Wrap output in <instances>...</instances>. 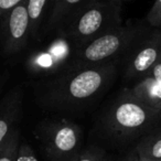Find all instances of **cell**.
Wrapping results in <instances>:
<instances>
[{
    "label": "cell",
    "instance_id": "6da1fadb",
    "mask_svg": "<svg viewBox=\"0 0 161 161\" xmlns=\"http://www.w3.org/2000/svg\"><path fill=\"white\" fill-rule=\"evenodd\" d=\"M121 60L73 67L47 78L36 88L42 107L58 113H76L96 102L114 83Z\"/></svg>",
    "mask_w": 161,
    "mask_h": 161
},
{
    "label": "cell",
    "instance_id": "7a4b0ae2",
    "mask_svg": "<svg viewBox=\"0 0 161 161\" xmlns=\"http://www.w3.org/2000/svg\"><path fill=\"white\" fill-rule=\"evenodd\" d=\"M99 124L110 140L127 142L140 139L161 125V109L143 103L125 88L107 106Z\"/></svg>",
    "mask_w": 161,
    "mask_h": 161
},
{
    "label": "cell",
    "instance_id": "3957f363",
    "mask_svg": "<svg viewBox=\"0 0 161 161\" xmlns=\"http://www.w3.org/2000/svg\"><path fill=\"white\" fill-rule=\"evenodd\" d=\"M149 28L150 25L146 21L128 22L105 32L90 42L76 47L69 69L123 60L128 50Z\"/></svg>",
    "mask_w": 161,
    "mask_h": 161
},
{
    "label": "cell",
    "instance_id": "277c9868",
    "mask_svg": "<svg viewBox=\"0 0 161 161\" xmlns=\"http://www.w3.org/2000/svg\"><path fill=\"white\" fill-rule=\"evenodd\" d=\"M121 25V1L91 0L72 17L58 33L66 36L76 47H80Z\"/></svg>",
    "mask_w": 161,
    "mask_h": 161
},
{
    "label": "cell",
    "instance_id": "5b68a950",
    "mask_svg": "<svg viewBox=\"0 0 161 161\" xmlns=\"http://www.w3.org/2000/svg\"><path fill=\"white\" fill-rule=\"evenodd\" d=\"M34 134L47 161H74L84 148L80 126L66 118L41 121Z\"/></svg>",
    "mask_w": 161,
    "mask_h": 161
},
{
    "label": "cell",
    "instance_id": "8992f818",
    "mask_svg": "<svg viewBox=\"0 0 161 161\" xmlns=\"http://www.w3.org/2000/svg\"><path fill=\"white\" fill-rule=\"evenodd\" d=\"M76 47L62 33L42 49L30 54L25 61V69L32 75L53 77L67 71L73 62Z\"/></svg>",
    "mask_w": 161,
    "mask_h": 161
},
{
    "label": "cell",
    "instance_id": "52a82bcc",
    "mask_svg": "<svg viewBox=\"0 0 161 161\" xmlns=\"http://www.w3.org/2000/svg\"><path fill=\"white\" fill-rule=\"evenodd\" d=\"M161 61V29L150 27L128 50L121 62L124 77L137 80Z\"/></svg>",
    "mask_w": 161,
    "mask_h": 161
},
{
    "label": "cell",
    "instance_id": "ba28073f",
    "mask_svg": "<svg viewBox=\"0 0 161 161\" xmlns=\"http://www.w3.org/2000/svg\"><path fill=\"white\" fill-rule=\"evenodd\" d=\"M0 20L1 40L5 54L11 55L22 51L31 39L27 0H23L8 10Z\"/></svg>",
    "mask_w": 161,
    "mask_h": 161
},
{
    "label": "cell",
    "instance_id": "9c48e42d",
    "mask_svg": "<svg viewBox=\"0 0 161 161\" xmlns=\"http://www.w3.org/2000/svg\"><path fill=\"white\" fill-rule=\"evenodd\" d=\"M23 90L14 86L0 101V147L10 136L22 114Z\"/></svg>",
    "mask_w": 161,
    "mask_h": 161
},
{
    "label": "cell",
    "instance_id": "30bf717a",
    "mask_svg": "<svg viewBox=\"0 0 161 161\" xmlns=\"http://www.w3.org/2000/svg\"><path fill=\"white\" fill-rule=\"evenodd\" d=\"M128 90L143 103L161 109V61Z\"/></svg>",
    "mask_w": 161,
    "mask_h": 161
},
{
    "label": "cell",
    "instance_id": "8fae6325",
    "mask_svg": "<svg viewBox=\"0 0 161 161\" xmlns=\"http://www.w3.org/2000/svg\"><path fill=\"white\" fill-rule=\"evenodd\" d=\"M91 0H52L47 21V31L58 34L71 18Z\"/></svg>",
    "mask_w": 161,
    "mask_h": 161
},
{
    "label": "cell",
    "instance_id": "7c38bea8",
    "mask_svg": "<svg viewBox=\"0 0 161 161\" xmlns=\"http://www.w3.org/2000/svg\"><path fill=\"white\" fill-rule=\"evenodd\" d=\"M131 153L145 160H161V125L141 137Z\"/></svg>",
    "mask_w": 161,
    "mask_h": 161
},
{
    "label": "cell",
    "instance_id": "4fadbf2b",
    "mask_svg": "<svg viewBox=\"0 0 161 161\" xmlns=\"http://www.w3.org/2000/svg\"><path fill=\"white\" fill-rule=\"evenodd\" d=\"M49 5H52V0H27V10L30 21V33H31V39L33 40L40 39L42 25L44 22Z\"/></svg>",
    "mask_w": 161,
    "mask_h": 161
},
{
    "label": "cell",
    "instance_id": "5bb4252c",
    "mask_svg": "<svg viewBox=\"0 0 161 161\" xmlns=\"http://www.w3.org/2000/svg\"><path fill=\"white\" fill-rule=\"evenodd\" d=\"M20 143V130L14 128L10 136L0 147V161H16Z\"/></svg>",
    "mask_w": 161,
    "mask_h": 161
},
{
    "label": "cell",
    "instance_id": "9a60e30c",
    "mask_svg": "<svg viewBox=\"0 0 161 161\" xmlns=\"http://www.w3.org/2000/svg\"><path fill=\"white\" fill-rule=\"evenodd\" d=\"M74 161H110V159L103 148L96 145H91L83 148Z\"/></svg>",
    "mask_w": 161,
    "mask_h": 161
},
{
    "label": "cell",
    "instance_id": "2e32d148",
    "mask_svg": "<svg viewBox=\"0 0 161 161\" xmlns=\"http://www.w3.org/2000/svg\"><path fill=\"white\" fill-rule=\"evenodd\" d=\"M146 22L154 29H161V0H154L153 5L150 8Z\"/></svg>",
    "mask_w": 161,
    "mask_h": 161
},
{
    "label": "cell",
    "instance_id": "e0dca14e",
    "mask_svg": "<svg viewBox=\"0 0 161 161\" xmlns=\"http://www.w3.org/2000/svg\"><path fill=\"white\" fill-rule=\"evenodd\" d=\"M16 161H39L36 151L28 142L19 143Z\"/></svg>",
    "mask_w": 161,
    "mask_h": 161
},
{
    "label": "cell",
    "instance_id": "ac0fdd59",
    "mask_svg": "<svg viewBox=\"0 0 161 161\" xmlns=\"http://www.w3.org/2000/svg\"><path fill=\"white\" fill-rule=\"evenodd\" d=\"M21 1H23V0H0V18H1L8 10H10L12 7L18 5Z\"/></svg>",
    "mask_w": 161,
    "mask_h": 161
},
{
    "label": "cell",
    "instance_id": "d6986e66",
    "mask_svg": "<svg viewBox=\"0 0 161 161\" xmlns=\"http://www.w3.org/2000/svg\"><path fill=\"white\" fill-rule=\"evenodd\" d=\"M123 161H161V160H145V159L138 158V157H136L134 153H131V152H130V153L128 154V156L126 157Z\"/></svg>",
    "mask_w": 161,
    "mask_h": 161
},
{
    "label": "cell",
    "instance_id": "ffe728a7",
    "mask_svg": "<svg viewBox=\"0 0 161 161\" xmlns=\"http://www.w3.org/2000/svg\"><path fill=\"white\" fill-rule=\"evenodd\" d=\"M0 84H1V82H0Z\"/></svg>",
    "mask_w": 161,
    "mask_h": 161
}]
</instances>
